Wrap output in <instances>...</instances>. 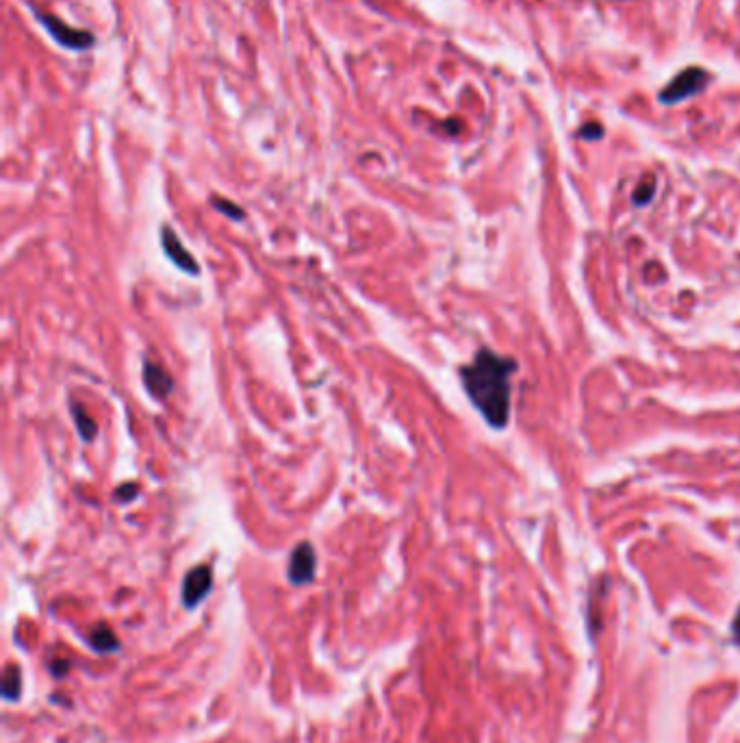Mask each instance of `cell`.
<instances>
[{
    "instance_id": "cell-1",
    "label": "cell",
    "mask_w": 740,
    "mask_h": 743,
    "mask_svg": "<svg viewBox=\"0 0 740 743\" xmlns=\"http://www.w3.org/2000/svg\"><path fill=\"white\" fill-rule=\"evenodd\" d=\"M514 372L517 361L489 348H480L472 364L460 368L465 394L491 428H506L511 419V379Z\"/></svg>"
},
{
    "instance_id": "cell-2",
    "label": "cell",
    "mask_w": 740,
    "mask_h": 743,
    "mask_svg": "<svg viewBox=\"0 0 740 743\" xmlns=\"http://www.w3.org/2000/svg\"><path fill=\"white\" fill-rule=\"evenodd\" d=\"M705 83H708V75H705L702 68H686V70L680 72V75L660 92V102H664V105H678V102L686 100V98H693L697 96L699 92H704Z\"/></svg>"
},
{
    "instance_id": "cell-3",
    "label": "cell",
    "mask_w": 740,
    "mask_h": 743,
    "mask_svg": "<svg viewBox=\"0 0 740 743\" xmlns=\"http://www.w3.org/2000/svg\"><path fill=\"white\" fill-rule=\"evenodd\" d=\"M36 16L39 22H42V27L48 31V36L55 39L59 46L70 48V51H87V48H92L96 44V39L90 31L70 28L57 16H48V13H42V12H36Z\"/></svg>"
},
{
    "instance_id": "cell-4",
    "label": "cell",
    "mask_w": 740,
    "mask_h": 743,
    "mask_svg": "<svg viewBox=\"0 0 740 743\" xmlns=\"http://www.w3.org/2000/svg\"><path fill=\"white\" fill-rule=\"evenodd\" d=\"M317 570V555L315 547H313L308 541H302L300 546L293 547L291 556H289V567L287 574L289 580L293 585H308L315 579Z\"/></svg>"
},
{
    "instance_id": "cell-5",
    "label": "cell",
    "mask_w": 740,
    "mask_h": 743,
    "mask_svg": "<svg viewBox=\"0 0 740 743\" xmlns=\"http://www.w3.org/2000/svg\"><path fill=\"white\" fill-rule=\"evenodd\" d=\"M161 248H163L165 257H168L180 272L191 274V276H198L200 263L195 261L194 254L187 252V248L183 246L179 235H176V231H171L168 224L161 227Z\"/></svg>"
},
{
    "instance_id": "cell-6",
    "label": "cell",
    "mask_w": 740,
    "mask_h": 743,
    "mask_svg": "<svg viewBox=\"0 0 740 743\" xmlns=\"http://www.w3.org/2000/svg\"><path fill=\"white\" fill-rule=\"evenodd\" d=\"M213 587V571L209 565H198L187 571L183 583V604L187 609H194L207 598V594Z\"/></svg>"
},
{
    "instance_id": "cell-7",
    "label": "cell",
    "mask_w": 740,
    "mask_h": 743,
    "mask_svg": "<svg viewBox=\"0 0 740 743\" xmlns=\"http://www.w3.org/2000/svg\"><path fill=\"white\" fill-rule=\"evenodd\" d=\"M141 380H144V387L148 389V394L155 400H165L174 389V379L159 364L148 359L141 365Z\"/></svg>"
},
{
    "instance_id": "cell-8",
    "label": "cell",
    "mask_w": 740,
    "mask_h": 743,
    "mask_svg": "<svg viewBox=\"0 0 740 743\" xmlns=\"http://www.w3.org/2000/svg\"><path fill=\"white\" fill-rule=\"evenodd\" d=\"M70 413H72V422H75V427H76V433L81 435L83 442H94V439L98 437L96 419L92 418V415L87 413V411L83 409L78 403L70 404Z\"/></svg>"
},
{
    "instance_id": "cell-9",
    "label": "cell",
    "mask_w": 740,
    "mask_h": 743,
    "mask_svg": "<svg viewBox=\"0 0 740 743\" xmlns=\"http://www.w3.org/2000/svg\"><path fill=\"white\" fill-rule=\"evenodd\" d=\"M90 643L94 645L98 652H111V650H117V639H115L114 630L105 624L92 630Z\"/></svg>"
},
{
    "instance_id": "cell-10",
    "label": "cell",
    "mask_w": 740,
    "mask_h": 743,
    "mask_svg": "<svg viewBox=\"0 0 740 743\" xmlns=\"http://www.w3.org/2000/svg\"><path fill=\"white\" fill-rule=\"evenodd\" d=\"M211 204H213V207L218 209L219 213H224L230 220H237V222H239V220L246 218V212H243L242 207H237L235 203H230V200H227V198H218V196H213V198H211Z\"/></svg>"
},
{
    "instance_id": "cell-11",
    "label": "cell",
    "mask_w": 740,
    "mask_h": 743,
    "mask_svg": "<svg viewBox=\"0 0 740 743\" xmlns=\"http://www.w3.org/2000/svg\"><path fill=\"white\" fill-rule=\"evenodd\" d=\"M654 189H656V179L654 176H647L645 180H641L639 188H636L634 203L643 207V204H647L651 198H654Z\"/></svg>"
},
{
    "instance_id": "cell-12",
    "label": "cell",
    "mask_w": 740,
    "mask_h": 743,
    "mask_svg": "<svg viewBox=\"0 0 740 743\" xmlns=\"http://www.w3.org/2000/svg\"><path fill=\"white\" fill-rule=\"evenodd\" d=\"M137 493H139V489H137L135 483H126V485H122V487L115 489L114 500L115 502H122V505H129V502L135 500Z\"/></svg>"
},
{
    "instance_id": "cell-13",
    "label": "cell",
    "mask_w": 740,
    "mask_h": 743,
    "mask_svg": "<svg viewBox=\"0 0 740 743\" xmlns=\"http://www.w3.org/2000/svg\"><path fill=\"white\" fill-rule=\"evenodd\" d=\"M580 135L585 137V140L595 141V140H600L601 135H604V129H601V124H597V122H589V124L582 126Z\"/></svg>"
}]
</instances>
